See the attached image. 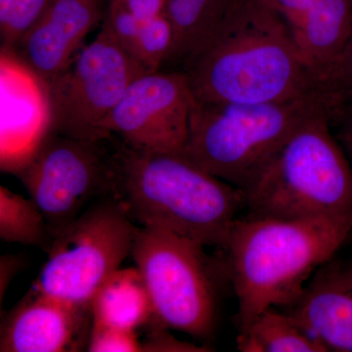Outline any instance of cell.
<instances>
[{
  "label": "cell",
  "instance_id": "8992f818",
  "mask_svg": "<svg viewBox=\"0 0 352 352\" xmlns=\"http://www.w3.org/2000/svg\"><path fill=\"white\" fill-rule=\"evenodd\" d=\"M204 248L164 229L139 226L131 256L151 298L154 325L196 339L214 333L217 267Z\"/></svg>",
  "mask_w": 352,
  "mask_h": 352
},
{
  "label": "cell",
  "instance_id": "6da1fadb",
  "mask_svg": "<svg viewBox=\"0 0 352 352\" xmlns=\"http://www.w3.org/2000/svg\"><path fill=\"white\" fill-rule=\"evenodd\" d=\"M179 72L199 102L261 104L319 95L288 27L258 0H241Z\"/></svg>",
  "mask_w": 352,
  "mask_h": 352
},
{
  "label": "cell",
  "instance_id": "ffe728a7",
  "mask_svg": "<svg viewBox=\"0 0 352 352\" xmlns=\"http://www.w3.org/2000/svg\"><path fill=\"white\" fill-rule=\"evenodd\" d=\"M318 94L328 117L352 110V36L319 83Z\"/></svg>",
  "mask_w": 352,
  "mask_h": 352
},
{
  "label": "cell",
  "instance_id": "44dd1931",
  "mask_svg": "<svg viewBox=\"0 0 352 352\" xmlns=\"http://www.w3.org/2000/svg\"><path fill=\"white\" fill-rule=\"evenodd\" d=\"M173 32L166 15L143 21L139 34L136 60L148 72L159 71L173 50Z\"/></svg>",
  "mask_w": 352,
  "mask_h": 352
},
{
  "label": "cell",
  "instance_id": "5b68a950",
  "mask_svg": "<svg viewBox=\"0 0 352 352\" xmlns=\"http://www.w3.org/2000/svg\"><path fill=\"white\" fill-rule=\"evenodd\" d=\"M322 106L319 95L261 104L193 99L188 134L179 153L245 191L289 136Z\"/></svg>",
  "mask_w": 352,
  "mask_h": 352
},
{
  "label": "cell",
  "instance_id": "30bf717a",
  "mask_svg": "<svg viewBox=\"0 0 352 352\" xmlns=\"http://www.w3.org/2000/svg\"><path fill=\"white\" fill-rule=\"evenodd\" d=\"M193 97L179 71L148 72L133 80L109 118L106 133L140 151H182Z\"/></svg>",
  "mask_w": 352,
  "mask_h": 352
},
{
  "label": "cell",
  "instance_id": "277c9868",
  "mask_svg": "<svg viewBox=\"0 0 352 352\" xmlns=\"http://www.w3.org/2000/svg\"><path fill=\"white\" fill-rule=\"evenodd\" d=\"M252 217L351 222L352 173L325 108L312 113L244 191Z\"/></svg>",
  "mask_w": 352,
  "mask_h": 352
},
{
  "label": "cell",
  "instance_id": "d4e9b609",
  "mask_svg": "<svg viewBox=\"0 0 352 352\" xmlns=\"http://www.w3.org/2000/svg\"><path fill=\"white\" fill-rule=\"evenodd\" d=\"M328 119L333 135L346 155L352 173V110L335 113Z\"/></svg>",
  "mask_w": 352,
  "mask_h": 352
},
{
  "label": "cell",
  "instance_id": "e0dca14e",
  "mask_svg": "<svg viewBox=\"0 0 352 352\" xmlns=\"http://www.w3.org/2000/svg\"><path fill=\"white\" fill-rule=\"evenodd\" d=\"M237 349L242 352H327L291 315L268 307L239 333Z\"/></svg>",
  "mask_w": 352,
  "mask_h": 352
},
{
  "label": "cell",
  "instance_id": "2e32d148",
  "mask_svg": "<svg viewBox=\"0 0 352 352\" xmlns=\"http://www.w3.org/2000/svg\"><path fill=\"white\" fill-rule=\"evenodd\" d=\"M92 322L138 332L154 320V309L138 267L119 268L104 282L91 302Z\"/></svg>",
  "mask_w": 352,
  "mask_h": 352
},
{
  "label": "cell",
  "instance_id": "7c38bea8",
  "mask_svg": "<svg viewBox=\"0 0 352 352\" xmlns=\"http://www.w3.org/2000/svg\"><path fill=\"white\" fill-rule=\"evenodd\" d=\"M106 0H55L27 32L17 52L41 82L66 68L82 50L90 32L101 24Z\"/></svg>",
  "mask_w": 352,
  "mask_h": 352
},
{
  "label": "cell",
  "instance_id": "9c48e42d",
  "mask_svg": "<svg viewBox=\"0 0 352 352\" xmlns=\"http://www.w3.org/2000/svg\"><path fill=\"white\" fill-rule=\"evenodd\" d=\"M148 73L101 23L96 38L59 74L43 82L46 131L69 138H110L106 126L122 95Z\"/></svg>",
  "mask_w": 352,
  "mask_h": 352
},
{
  "label": "cell",
  "instance_id": "3957f363",
  "mask_svg": "<svg viewBox=\"0 0 352 352\" xmlns=\"http://www.w3.org/2000/svg\"><path fill=\"white\" fill-rule=\"evenodd\" d=\"M351 231V222L330 217L245 215L234 220L220 250L237 296L239 333L266 308L293 305L315 271L336 256Z\"/></svg>",
  "mask_w": 352,
  "mask_h": 352
},
{
  "label": "cell",
  "instance_id": "5bb4252c",
  "mask_svg": "<svg viewBox=\"0 0 352 352\" xmlns=\"http://www.w3.org/2000/svg\"><path fill=\"white\" fill-rule=\"evenodd\" d=\"M317 85L352 36V0H320L287 25Z\"/></svg>",
  "mask_w": 352,
  "mask_h": 352
},
{
  "label": "cell",
  "instance_id": "4fadbf2b",
  "mask_svg": "<svg viewBox=\"0 0 352 352\" xmlns=\"http://www.w3.org/2000/svg\"><path fill=\"white\" fill-rule=\"evenodd\" d=\"M284 310L328 351L352 352V259L322 264Z\"/></svg>",
  "mask_w": 352,
  "mask_h": 352
},
{
  "label": "cell",
  "instance_id": "d6986e66",
  "mask_svg": "<svg viewBox=\"0 0 352 352\" xmlns=\"http://www.w3.org/2000/svg\"><path fill=\"white\" fill-rule=\"evenodd\" d=\"M55 0H0V36L6 50H16L27 32Z\"/></svg>",
  "mask_w": 352,
  "mask_h": 352
},
{
  "label": "cell",
  "instance_id": "7402d4cb",
  "mask_svg": "<svg viewBox=\"0 0 352 352\" xmlns=\"http://www.w3.org/2000/svg\"><path fill=\"white\" fill-rule=\"evenodd\" d=\"M87 351L91 352L143 351L138 332L109 327L92 322L88 339Z\"/></svg>",
  "mask_w": 352,
  "mask_h": 352
},
{
  "label": "cell",
  "instance_id": "ac0fdd59",
  "mask_svg": "<svg viewBox=\"0 0 352 352\" xmlns=\"http://www.w3.org/2000/svg\"><path fill=\"white\" fill-rule=\"evenodd\" d=\"M0 238L6 243H19L50 251L53 243L47 222L31 198L0 187Z\"/></svg>",
  "mask_w": 352,
  "mask_h": 352
},
{
  "label": "cell",
  "instance_id": "7a4b0ae2",
  "mask_svg": "<svg viewBox=\"0 0 352 352\" xmlns=\"http://www.w3.org/2000/svg\"><path fill=\"white\" fill-rule=\"evenodd\" d=\"M113 142V197L140 227L164 229L221 249L245 197L177 153L140 151Z\"/></svg>",
  "mask_w": 352,
  "mask_h": 352
},
{
  "label": "cell",
  "instance_id": "ba28073f",
  "mask_svg": "<svg viewBox=\"0 0 352 352\" xmlns=\"http://www.w3.org/2000/svg\"><path fill=\"white\" fill-rule=\"evenodd\" d=\"M138 229L115 197L95 201L54 238L32 291L91 308L95 294L131 254Z\"/></svg>",
  "mask_w": 352,
  "mask_h": 352
},
{
  "label": "cell",
  "instance_id": "603a6c76",
  "mask_svg": "<svg viewBox=\"0 0 352 352\" xmlns=\"http://www.w3.org/2000/svg\"><path fill=\"white\" fill-rule=\"evenodd\" d=\"M168 329L154 325V331L148 336L143 351L151 352H203L210 351L207 346H199L190 342H182L168 332Z\"/></svg>",
  "mask_w": 352,
  "mask_h": 352
},
{
  "label": "cell",
  "instance_id": "cb8c5ba5",
  "mask_svg": "<svg viewBox=\"0 0 352 352\" xmlns=\"http://www.w3.org/2000/svg\"><path fill=\"white\" fill-rule=\"evenodd\" d=\"M124 9L140 21L151 20L164 14L166 0H106Z\"/></svg>",
  "mask_w": 352,
  "mask_h": 352
},
{
  "label": "cell",
  "instance_id": "52a82bcc",
  "mask_svg": "<svg viewBox=\"0 0 352 352\" xmlns=\"http://www.w3.org/2000/svg\"><path fill=\"white\" fill-rule=\"evenodd\" d=\"M112 139L87 140L44 129L16 164L53 239L95 201L113 196Z\"/></svg>",
  "mask_w": 352,
  "mask_h": 352
},
{
  "label": "cell",
  "instance_id": "484cf974",
  "mask_svg": "<svg viewBox=\"0 0 352 352\" xmlns=\"http://www.w3.org/2000/svg\"><path fill=\"white\" fill-rule=\"evenodd\" d=\"M24 261L20 256L14 254H4L0 259V300L3 302V296H6L7 289L10 286L14 277L17 275L21 270V266Z\"/></svg>",
  "mask_w": 352,
  "mask_h": 352
},
{
  "label": "cell",
  "instance_id": "8fae6325",
  "mask_svg": "<svg viewBox=\"0 0 352 352\" xmlns=\"http://www.w3.org/2000/svg\"><path fill=\"white\" fill-rule=\"evenodd\" d=\"M91 308L30 292L1 324V352H69L87 349Z\"/></svg>",
  "mask_w": 352,
  "mask_h": 352
},
{
  "label": "cell",
  "instance_id": "9a60e30c",
  "mask_svg": "<svg viewBox=\"0 0 352 352\" xmlns=\"http://www.w3.org/2000/svg\"><path fill=\"white\" fill-rule=\"evenodd\" d=\"M241 0H166L173 50L162 69L180 71L210 43Z\"/></svg>",
  "mask_w": 352,
  "mask_h": 352
}]
</instances>
